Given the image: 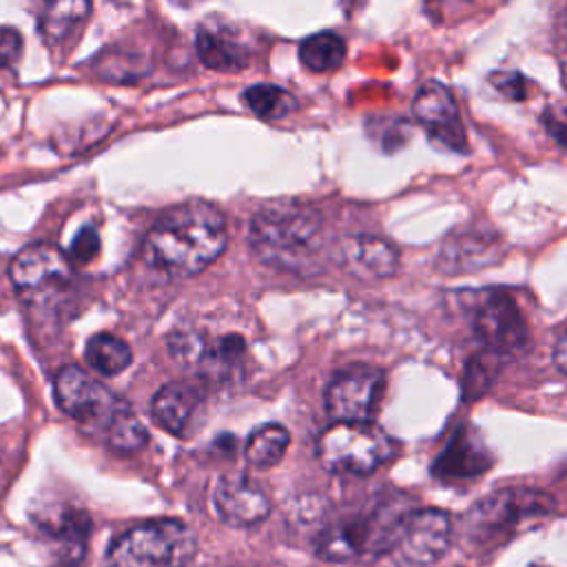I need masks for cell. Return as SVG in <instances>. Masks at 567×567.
<instances>
[{
  "label": "cell",
  "mask_w": 567,
  "mask_h": 567,
  "mask_svg": "<svg viewBox=\"0 0 567 567\" xmlns=\"http://www.w3.org/2000/svg\"><path fill=\"white\" fill-rule=\"evenodd\" d=\"M228 244L224 213L202 199L164 210L146 233L144 261L166 275L190 277L206 270Z\"/></svg>",
  "instance_id": "cell-1"
},
{
  "label": "cell",
  "mask_w": 567,
  "mask_h": 567,
  "mask_svg": "<svg viewBox=\"0 0 567 567\" xmlns=\"http://www.w3.org/2000/svg\"><path fill=\"white\" fill-rule=\"evenodd\" d=\"M248 237L268 266L308 272L323 246V219L306 204L270 202L252 215Z\"/></svg>",
  "instance_id": "cell-2"
},
{
  "label": "cell",
  "mask_w": 567,
  "mask_h": 567,
  "mask_svg": "<svg viewBox=\"0 0 567 567\" xmlns=\"http://www.w3.org/2000/svg\"><path fill=\"white\" fill-rule=\"evenodd\" d=\"M551 507L554 501L545 492L507 487L474 503L461 518L458 536L470 554H487L545 518Z\"/></svg>",
  "instance_id": "cell-3"
},
{
  "label": "cell",
  "mask_w": 567,
  "mask_h": 567,
  "mask_svg": "<svg viewBox=\"0 0 567 567\" xmlns=\"http://www.w3.org/2000/svg\"><path fill=\"white\" fill-rule=\"evenodd\" d=\"M410 509L403 503L385 498L372 509L343 518L317 538V554L326 560H350L357 556H377L396 545L401 523Z\"/></svg>",
  "instance_id": "cell-4"
},
{
  "label": "cell",
  "mask_w": 567,
  "mask_h": 567,
  "mask_svg": "<svg viewBox=\"0 0 567 567\" xmlns=\"http://www.w3.org/2000/svg\"><path fill=\"white\" fill-rule=\"evenodd\" d=\"M197 538L179 520H151L120 534L106 551L109 567H186Z\"/></svg>",
  "instance_id": "cell-5"
},
{
  "label": "cell",
  "mask_w": 567,
  "mask_h": 567,
  "mask_svg": "<svg viewBox=\"0 0 567 567\" xmlns=\"http://www.w3.org/2000/svg\"><path fill=\"white\" fill-rule=\"evenodd\" d=\"M392 454L394 443L370 421H334L317 439V458L334 474H372Z\"/></svg>",
  "instance_id": "cell-6"
},
{
  "label": "cell",
  "mask_w": 567,
  "mask_h": 567,
  "mask_svg": "<svg viewBox=\"0 0 567 567\" xmlns=\"http://www.w3.org/2000/svg\"><path fill=\"white\" fill-rule=\"evenodd\" d=\"M53 394L64 414L84 425L102 430H106L115 412L124 405L104 383L78 365H66L58 372Z\"/></svg>",
  "instance_id": "cell-7"
},
{
  "label": "cell",
  "mask_w": 567,
  "mask_h": 567,
  "mask_svg": "<svg viewBox=\"0 0 567 567\" xmlns=\"http://www.w3.org/2000/svg\"><path fill=\"white\" fill-rule=\"evenodd\" d=\"M474 334L483 354L501 361L527 346L529 330L518 306L505 292H489L474 310Z\"/></svg>",
  "instance_id": "cell-8"
},
{
  "label": "cell",
  "mask_w": 567,
  "mask_h": 567,
  "mask_svg": "<svg viewBox=\"0 0 567 567\" xmlns=\"http://www.w3.org/2000/svg\"><path fill=\"white\" fill-rule=\"evenodd\" d=\"M71 275L69 257L51 244H31L22 248L9 266V279L16 290L33 301L60 292L71 281Z\"/></svg>",
  "instance_id": "cell-9"
},
{
  "label": "cell",
  "mask_w": 567,
  "mask_h": 567,
  "mask_svg": "<svg viewBox=\"0 0 567 567\" xmlns=\"http://www.w3.org/2000/svg\"><path fill=\"white\" fill-rule=\"evenodd\" d=\"M383 390V372L372 365H350L326 388V412L332 421H370Z\"/></svg>",
  "instance_id": "cell-10"
},
{
  "label": "cell",
  "mask_w": 567,
  "mask_h": 567,
  "mask_svg": "<svg viewBox=\"0 0 567 567\" xmlns=\"http://www.w3.org/2000/svg\"><path fill=\"white\" fill-rule=\"evenodd\" d=\"M412 115L439 146L454 153L467 151V135L456 100L441 82L430 80L419 86L412 100Z\"/></svg>",
  "instance_id": "cell-11"
},
{
  "label": "cell",
  "mask_w": 567,
  "mask_h": 567,
  "mask_svg": "<svg viewBox=\"0 0 567 567\" xmlns=\"http://www.w3.org/2000/svg\"><path fill=\"white\" fill-rule=\"evenodd\" d=\"M454 536L450 514L441 509H410L396 536V549L416 567L432 565L447 551Z\"/></svg>",
  "instance_id": "cell-12"
},
{
  "label": "cell",
  "mask_w": 567,
  "mask_h": 567,
  "mask_svg": "<svg viewBox=\"0 0 567 567\" xmlns=\"http://www.w3.org/2000/svg\"><path fill=\"white\" fill-rule=\"evenodd\" d=\"M217 516L233 527H252L270 514L266 489L246 474H230L217 481L213 492Z\"/></svg>",
  "instance_id": "cell-13"
},
{
  "label": "cell",
  "mask_w": 567,
  "mask_h": 567,
  "mask_svg": "<svg viewBox=\"0 0 567 567\" xmlns=\"http://www.w3.org/2000/svg\"><path fill=\"white\" fill-rule=\"evenodd\" d=\"M492 461L481 434L470 425H461L432 463V474L441 481H467L485 474Z\"/></svg>",
  "instance_id": "cell-14"
},
{
  "label": "cell",
  "mask_w": 567,
  "mask_h": 567,
  "mask_svg": "<svg viewBox=\"0 0 567 567\" xmlns=\"http://www.w3.org/2000/svg\"><path fill=\"white\" fill-rule=\"evenodd\" d=\"M339 264L361 279H385L399 268V250L377 235H350L337 246Z\"/></svg>",
  "instance_id": "cell-15"
},
{
  "label": "cell",
  "mask_w": 567,
  "mask_h": 567,
  "mask_svg": "<svg viewBox=\"0 0 567 567\" xmlns=\"http://www.w3.org/2000/svg\"><path fill=\"white\" fill-rule=\"evenodd\" d=\"M498 235L478 226L456 230L445 239L439 252V268L454 275L485 268L498 259Z\"/></svg>",
  "instance_id": "cell-16"
},
{
  "label": "cell",
  "mask_w": 567,
  "mask_h": 567,
  "mask_svg": "<svg viewBox=\"0 0 567 567\" xmlns=\"http://www.w3.org/2000/svg\"><path fill=\"white\" fill-rule=\"evenodd\" d=\"M199 60L221 73H235L250 64L252 51L239 31L226 22H210L197 29L195 38Z\"/></svg>",
  "instance_id": "cell-17"
},
{
  "label": "cell",
  "mask_w": 567,
  "mask_h": 567,
  "mask_svg": "<svg viewBox=\"0 0 567 567\" xmlns=\"http://www.w3.org/2000/svg\"><path fill=\"white\" fill-rule=\"evenodd\" d=\"M197 405L199 392L184 381H173L155 392V396L151 399V414L162 430L175 436H184Z\"/></svg>",
  "instance_id": "cell-18"
},
{
  "label": "cell",
  "mask_w": 567,
  "mask_h": 567,
  "mask_svg": "<svg viewBox=\"0 0 567 567\" xmlns=\"http://www.w3.org/2000/svg\"><path fill=\"white\" fill-rule=\"evenodd\" d=\"M91 0H42L40 33L47 42H64L89 16Z\"/></svg>",
  "instance_id": "cell-19"
},
{
  "label": "cell",
  "mask_w": 567,
  "mask_h": 567,
  "mask_svg": "<svg viewBox=\"0 0 567 567\" xmlns=\"http://www.w3.org/2000/svg\"><path fill=\"white\" fill-rule=\"evenodd\" d=\"M290 445V434L279 423H266L250 432L246 441V463L255 470H268L277 465Z\"/></svg>",
  "instance_id": "cell-20"
},
{
  "label": "cell",
  "mask_w": 567,
  "mask_h": 567,
  "mask_svg": "<svg viewBox=\"0 0 567 567\" xmlns=\"http://www.w3.org/2000/svg\"><path fill=\"white\" fill-rule=\"evenodd\" d=\"M84 357H86V363L104 377H115L124 372L133 361V352L128 343L109 332L93 334L86 343Z\"/></svg>",
  "instance_id": "cell-21"
},
{
  "label": "cell",
  "mask_w": 567,
  "mask_h": 567,
  "mask_svg": "<svg viewBox=\"0 0 567 567\" xmlns=\"http://www.w3.org/2000/svg\"><path fill=\"white\" fill-rule=\"evenodd\" d=\"M299 60L312 73L337 71L346 60V42L332 31H319L301 42Z\"/></svg>",
  "instance_id": "cell-22"
},
{
  "label": "cell",
  "mask_w": 567,
  "mask_h": 567,
  "mask_svg": "<svg viewBox=\"0 0 567 567\" xmlns=\"http://www.w3.org/2000/svg\"><path fill=\"white\" fill-rule=\"evenodd\" d=\"M250 111L261 120H281L297 109V100L290 91L277 84H255L244 93Z\"/></svg>",
  "instance_id": "cell-23"
},
{
  "label": "cell",
  "mask_w": 567,
  "mask_h": 567,
  "mask_svg": "<svg viewBox=\"0 0 567 567\" xmlns=\"http://www.w3.org/2000/svg\"><path fill=\"white\" fill-rule=\"evenodd\" d=\"M104 434H106L109 443L122 452H133L148 441V432H146L144 423L126 405H122L115 412V416L106 425Z\"/></svg>",
  "instance_id": "cell-24"
},
{
  "label": "cell",
  "mask_w": 567,
  "mask_h": 567,
  "mask_svg": "<svg viewBox=\"0 0 567 567\" xmlns=\"http://www.w3.org/2000/svg\"><path fill=\"white\" fill-rule=\"evenodd\" d=\"M100 250V235L93 226H84L78 230L75 239L71 241V248H69V255L80 261V264H86L91 261Z\"/></svg>",
  "instance_id": "cell-25"
},
{
  "label": "cell",
  "mask_w": 567,
  "mask_h": 567,
  "mask_svg": "<svg viewBox=\"0 0 567 567\" xmlns=\"http://www.w3.org/2000/svg\"><path fill=\"white\" fill-rule=\"evenodd\" d=\"M549 137L567 151V106H547L540 115Z\"/></svg>",
  "instance_id": "cell-26"
},
{
  "label": "cell",
  "mask_w": 567,
  "mask_h": 567,
  "mask_svg": "<svg viewBox=\"0 0 567 567\" xmlns=\"http://www.w3.org/2000/svg\"><path fill=\"white\" fill-rule=\"evenodd\" d=\"M24 42L13 27H0V66H13L22 55Z\"/></svg>",
  "instance_id": "cell-27"
},
{
  "label": "cell",
  "mask_w": 567,
  "mask_h": 567,
  "mask_svg": "<svg viewBox=\"0 0 567 567\" xmlns=\"http://www.w3.org/2000/svg\"><path fill=\"white\" fill-rule=\"evenodd\" d=\"M489 82L496 86L498 93H503L509 100H523L527 95V82L520 73L516 71H507V73H494L489 78Z\"/></svg>",
  "instance_id": "cell-28"
},
{
  "label": "cell",
  "mask_w": 567,
  "mask_h": 567,
  "mask_svg": "<svg viewBox=\"0 0 567 567\" xmlns=\"http://www.w3.org/2000/svg\"><path fill=\"white\" fill-rule=\"evenodd\" d=\"M554 361H556V365L567 374V332L556 341V348H554Z\"/></svg>",
  "instance_id": "cell-29"
},
{
  "label": "cell",
  "mask_w": 567,
  "mask_h": 567,
  "mask_svg": "<svg viewBox=\"0 0 567 567\" xmlns=\"http://www.w3.org/2000/svg\"><path fill=\"white\" fill-rule=\"evenodd\" d=\"M177 2H190V0H177Z\"/></svg>",
  "instance_id": "cell-30"
},
{
  "label": "cell",
  "mask_w": 567,
  "mask_h": 567,
  "mask_svg": "<svg viewBox=\"0 0 567 567\" xmlns=\"http://www.w3.org/2000/svg\"><path fill=\"white\" fill-rule=\"evenodd\" d=\"M534 567H543V565H534Z\"/></svg>",
  "instance_id": "cell-31"
}]
</instances>
